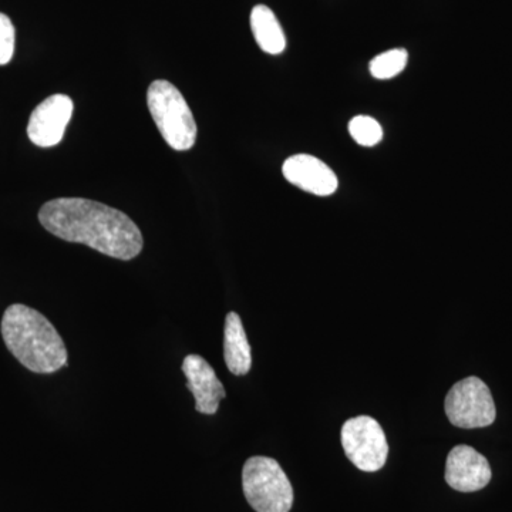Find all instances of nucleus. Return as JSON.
<instances>
[{"instance_id":"7ed1b4c3","label":"nucleus","mask_w":512,"mask_h":512,"mask_svg":"<svg viewBox=\"0 0 512 512\" xmlns=\"http://www.w3.org/2000/svg\"><path fill=\"white\" fill-rule=\"evenodd\" d=\"M148 109L165 143L175 151H187L197 140V124L183 94L167 80H156L147 92Z\"/></svg>"},{"instance_id":"9d476101","label":"nucleus","mask_w":512,"mask_h":512,"mask_svg":"<svg viewBox=\"0 0 512 512\" xmlns=\"http://www.w3.org/2000/svg\"><path fill=\"white\" fill-rule=\"evenodd\" d=\"M183 372L188 380V390L195 399V410L208 416L217 413L227 392L210 363L200 355H188L183 362Z\"/></svg>"},{"instance_id":"0eeeda50","label":"nucleus","mask_w":512,"mask_h":512,"mask_svg":"<svg viewBox=\"0 0 512 512\" xmlns=\"http://www.w3.org/2000/svg\"><path fill=\"white\" fill-rule=\"evenodd\" d=\"M73 101L66 94L47 97L33 110L28 124V136L37 147H55L63 140L67 124L72 119Z\"/></svg>"},{"instance_id":"1a4fd4ad","label":"nucleus","mask_w":512,"mask_h":512,"mask_svg":"<svg viewBox=\"0 0 512 512\" xmlns=\"http://www.w3.org/2000/svg\"><path fill=\"white\" fill-rule=\"evenodd\" d=\"M282 174L289 184L318 197H329L339 187L338 177L329 165L309 154H296L282 165Z\"/></svg>"},{"instance_id":"6e6552de","label":"nucleus","mask_w":512,"mask_h":512,"mask_svg":"<svg viewBox=\"0 0 512 512\" xmlns=\"http://www.w3.org/2000/svg\"><path fill=\"white\" fill-rule=\"evenodd\" d=\"M490 463L476 448L461 444L450 451L446 463V481L460 493H476L490 484Z\"/></svg>"},{"instance_id":"4468645a","label":"nucleus","mask_w":512,"mask_h":512,"mask_svg":"<svg viewBox=\"0 0 512 512\" xmlns=\"http://www.w3.org/2000/svg\"><path fill=\"white\" fill-rule=\"evenodd\" d=\"M349 133L362 147H375L383 140L382 126L369 116H357L350 120Z\"/></svg>"},{"instance_id":"39448f33","label":"nucleus","mask_w":512,"mask_h":512,"mask_svg":"<svg viewBox=\"0 0 512 512\" xmlns=\"http://www.w3.org/2000/svg\"><path fill=\"white\" fill-rule=\"evenodd\" d=\"M450 423L458 429H483L497 416L493 394L476 376L460 380L451 387L444 403Z\"/></svg>"},{"instance_id":"423d86ee","label":"nucleus","mask_w":512,"mask_h":512,"mask_svg":"<svg viewBox=\"0 0 512 512\" xmlns=\"http://www.w3.org/2000/svg\"><path fill=\"white\" fill-rule=\"evenodd\" d=\"M340 440L353 466L365 473L382 470L389 456V444L382 426L369 416H359L343 424Z\"/></svg>"},{"instance_id":"9b49d317","label":"nucleus","mask_w":512,"mask_h":512,"mask_svg":"<svg viewBox=\"0 0 512 512\" xmlns=\"http://www.w3.org/2000/svg\"><path fill=\"white\" fill-rule=\"evenodd\" d=\"M224 359L232 375L245 376L251 370V346L242 320L235 312H229L225 318Z\"/></svg>"},{"instance_id":"f257e3e1","label":"nucleus","mask_w":512,"mask_h":512,"mask_svg":"<svg viewBox=\"0 0 512 512\" xmlns=\"http://www.w3.org/2000/svg\"><path fill=\"white\" fill-rule=\"evenodd\" d=\"M40 224L63 241L87 245L100 254L130 261L140 255L144 239L128 215L84 198H57L39 212Z\"/></svg>"},{"instance_id":"ddd939ff","label":"nucleus","mask_w":512,"mask_h":512,"mask_svg":"<svg viewBox=\"0 0 512 512\" xmlns=\"http://www.w3.org/2000/svg\"><path fill=\"white\" fill-rule=\"evenodd\" d=\"M409 53L404 49H392L376 56L369 64L370 74L377 80H389L406 69Z\"/></svg>"},{"instance_id":"2eb2a0df","label":"nucleus","mask_w":512,"mask_h":512,"mask_svg":"<svg viewBox=\"0 0 512 512\" xmlns=\"http://www.w3.org/2000/svg\"><path fill=\"white\" fill-rule=\"evenodd\" d=\"M15 53V26L8 16L0 13V66L12 60Z\"/></svg>"},{"instance_id":"20e7f679","label":"nucleus","mask_w":512,"mask_h":512,"mask_svg":"<svg viewBox=\"0 0 512 512\" xmlns=\"http://www.w3.org/2000/svg\"><path fill=\"white\" fill-rule=\"evenodd\" d=\"M242 488L248 504L256 512L291 511L292 484L274 458H249L242 470Z\"/></svg>"},{"instance_id":"f8f14e48","label":"nucleus","mask_w":512,"mask_h":512,"mask_svg":"<svg viewBox=\"0 0 512 512\" xmlns=\"http://www.w3.org/2000/svg\"><path fill=\"white\" fill-rule=\"evenodd\" d=\"M251 29L258 46L268 55H281L286 49V37L281 23L268 6L252 9Z\"/></svg>"},{"instance_id":"f03ea898","label":"nucleus","mask_w":512,"mask_h":512,"mask_svg":"<svg viewBox=\"0 0 512 512\" xmlns=\"http://www.w3.org/2000/svg\"><path fill=\"white\" fill-rule=\"evenodd\" d=\"M6 348L30 372L50 375L67 365L62 336L42 313L26 305L9 306L2 319Z\"/></svg>"}]
</instances>
